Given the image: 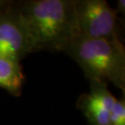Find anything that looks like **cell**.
<instances>
[{
    "label": "cell",
    "mask_w": 125,
    "mask_h": 125,
    "mask_svg": "<svg viewBox=\"0 0 125 125\" xmlns=\"http://www.w3.org/2000/svg\"><path fill=\"white\" fill-rule=\"evenodd\" d=\"M32 53L64 52L77 34L74 0L16 1Z\"/></svg>",
    "instance_id": "1"
},
{
    "label": "cell",
    "mask_w": 125,
    "mask_h": 125,
    "mask_svg": "<svg viewBox=\"0 0 125 125\" xmlns=\"http://www.w3.org/2000/svg\"><path fill=\"white\" fill-rule=\"evenodd\" d=\"M64 53L79 65L89 82L112 84L125 94L123 40L90 38L76 34Z\"/></svg>",
    "instance_id": "2"
},
{
    "label": "cell",
    "mask_w": 125,
    "mask_h": 125,
    "mask_svg": "<svg viewBox=\"0 0 125 125\" xmlns=\"http://www.w3.org/2000/svg\"><path fill=\"white\" fill-rule=\"evenodd\" d=\"M74 10L77 34L122 40L119 15L106 0H74Z\"/></svg>",
    "instance_id": "3"
},
{
    "label": "cell",
    "mask_w": 125,
    "mask_h": 125,
    "mask_svg": "<svg viewBox=\"0 0 125 125\" xmlns=\"http://www.w3.org/2000/svg\"><path fill=\"white\" fill-rule=\"evenodd\" d=\"M31 53L28 35L16 1L0 0V56L21 62Z\"/></svg>",
    "instance_id": "4"
},
{
    "label": "cell",
    "mask_w": 125,
    "mask_h": 125,
    "mask_svg": "<svg viewBox=\"0 0 125 125\" xmlns=\"http://www.w3.org/2000/svg\"><path fill=\"white\" fill-rule=\"evenodd\" d=\"M108 84L89 82V93L82 94L76 107L83 113L89 125H109L110 115L117 98L107 88Z\"/></svg>",
    "instance_id": "5"
},
{
    "label": "cell",
    "mask_w": 125,
    "mask_h": 125,
    "mask_svg": "<svg viewBox=\"0 0 125 125\" xmlns=\"http://www.w3.org/2000/svg\"><path fill=\"white\" fill-rule=\"evenodd\" d=\"M24 74L21 62L0 56V88L12 96L21 95Z\"/></svg>",
    "instance_id": "6"
},
{
    "label": "cell",
    "mask_w": 125,
    "mask_h": 125,
    "mask_svg": "<svg viewBox=\"0 0 125 125\" xmlns=\"http://www.w3.org/2000/svg\"><path fill=\"white\" fill-rule=\"evenodd\" d=\"M109 125H125V94L117 99L111 112Z\"/></svg>",
    "instance_id": "7"
},
{
    "label": "cell",
    "mask_w": 125,
    "mask_h": 125,
    "mask_svg": "<svg viewBox=\"0 0 125 125\" xmlns=\"http://www.w3.org/2000/svg\"><path fill=\"white\" fill-rule=\"evenodd\" d=\"M115 10L118 15L120 14L124 16L125 15V1L124 0H119V1H117V7Z\"/></svg>",
    "instance_id": "8"
}]
</instances>
